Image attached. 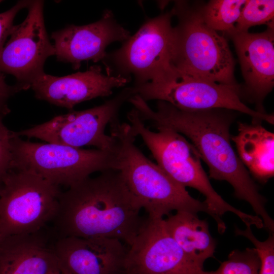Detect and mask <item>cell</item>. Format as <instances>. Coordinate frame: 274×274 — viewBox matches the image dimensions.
<instances>
[{
  "instance_id": "cell-1",
  "label": "cell",
  "mask_w": 274,
  "mask_h": 274,
  "mask_svg": "<svg viewBox=\"0 0 274 274\" xmlns=\"http://www.w3.org/2000/svg\"><path fill=\"white\" fill-rule=\"evenodd\" d=\"M140 118L155 128L165 126L185 135L192 142L209 168V177L228 182L238 199L248 202L267 231L274 229V222L265 208V198L231 146L230 127L235 111L214 109L183 110L158 100L155 110L136 96L130 101Z\"/></svg>"
},
{
  "instance_id": "cell-2",
  "label": "cell",
  "mask_w": 274,
  "mask_h": 274,
  "mask_svg": "<svg viewBox=\"0 0 274 274\" xmlns=\"http://www.w3.org/2000/svg\"><path fill=\"white\" fill-rule=\"evenodd\" d=\"M121 173L110 169L62 192L53 229L58 237H107L131 245L144 220Z\"/></svg>"
},
{
  "instance_id": "cell-3",
  "label": "cell",
  "mask_w": 274,
  "mask_h": 274,
  "mask_svg": "<svg viewBox=\"0 0 274 274\" xmlns=\"http://www.w3.org/2000/svg\"><path fill=\"white\" fill-rule=\"evenodd\" d=\"M110 134L115 140L116 170L129 190L148 216L162 217L173 211H185L210 215L204 201L192 197L158 164L149 160L135 146L136 135L129 124L118 119L110 123Z\"/></svg>"
},
{
  "instance_id": "cell-4",
  "label": "cell",
  "mask_w": 274,
  "mask_h": 274,
  "mask_svg": "<svg viewBox=\"0 0 274 274\" xmlns=\"http://www.w3.org/2000/svg\"><path fill=\"white\" fill-rule=\"evenodd\" d=\"M127 118L134 133L142 138L157 164L177 183L185 188H194L205 197L204 202L217 223L219 232L222 234L225 230L221 217L226 212L235 214L246 226L255 223V215L231 206L215 190L202 166L198 152L181 133L165 126L152 131L133 108L128 113Z\"/></svg>"
},
{
  "instance_id": "cell-5",
  "label": "cell",
  "mask_w": 274,
  "mask_h": 274,
  "mask_svg": "<svg viewBox=\"0 0 274 274\" xmlns=\"http://www.w3.org/2000/svg\"><path fill=\"white\" fill-rule=\"evenodd\" d=\"M170 11L178 19L173 27V68L181 74L239 88L226 39L206 24L198 3L177 1Z\"/></svg>"
},
{
  "instance_id": "cell-6",
  "label": "cell",
  "mask_w": 274,
  "mask_h": 274,
  "mask_svg": "<svg viewBox=\"0 0 274 274\" xmlns=\"http://www.w3.org/2000/svg\"><path fill=\"white\" fill-rule=\"evenodd\" d=\"M61 192L60 186L35 172L10 170L0 192V241L46 227L57 214Z\"/></svg>"
},
{
  "instance_id": "cell-7",
  "label": "cell",
  "mask_w": 274,
  "mask_h": 274,
  "mask_svg": "<svg viewBox=\"0 0 274 274\" xmlns=\"http://www.w3.org/2000/svg\"><path fill=\"white\" fill-rule=\"evenodd\" d=\"M13 134L12 169L32 171L58 186L68 188L95 172L116 170L114 150L33 143Z\"/></svg>"
},
{
  "instance_id": "cell-8",
  "label": "cell",
  "mask_w": 274,
  "mask_h": 274,
  "mask_svg": "<svg viewBox=\"0 0 274 274\" xmlns=\"http://www.w3.org/2000/svg\"><path fill=\"white\" fill-rule=\"evenodd\" d=\"M170 12L147 19L121 47L107 54V74L134 79V86L166 79L177 71L172 64L173 27Z\"/></svg>"
},
{
  "instance_id": "cell-9",
  "label": "cell",
  "mask_w": 274,
  "mask_h": 274,
  "mask_svg": "<svg viewBox=\"0 0 274 274\" xmlns=\"http://www.w3.org/2000/svg\"><path fill=\"white\" fill-rule=\"evenodd\" d=\"M134 94L147 101H164L183 110L224 109L239 112L252 118L253 123L265 121L273 124L272 114L253 110L241 100V88L220 84L208 79L181 74L157 82L132 87Z\"/></svg>"
},
{
  "instance_id": "cell-10",
  "label": "cell",
  "mask_w": 274,
  "mask_h": 274,
  "mask_svg": "<svg viewBox=\"0 0 274 274\" xmlns=\"http://www.w3.org/2000/svg\"><path fill=\"white\" fill-rule=\"evenodd\" d=\"M133 94L132 88H126L100 106L58 115L14 134L75 148L88 146L114 151L115 140L112 135L106 133V126L117 118L123 103Z\"/></svg>"
},
{
  "instance_id": "cell-11",
  "label": "cell",
  "mask_w": 274,
  "mask_h": 274,
  "mask_svg": "<svg viewBox=\"0 0 274 274\" xmlns=\"http://www.w3.org/2000/svg\"><path fill=\"white\" fill-rule=\"evenodd\" d=\"M42 1H30L25 20L15 25L0 54V71L14 76L18 91L31 87L44 73L46 59L55 55L47 33Z\"/></svg>"
},
{
  "instance_id": "cell-12",
  "label": "cell",
  "mask_w": 274,
  "mask_h": 274,
  "mask_svg": "<svg viewBox=\"0 0 274 274\" xmlns=\"http://www.w3.org/2000/svg\"><path fill=\"white\" fill-rule=\"evenodd\" d=\"M126 274H207L169 234L162 217L148 216L129 246Z\"/></svg>"
},
{
  "instance_id": "cell-13",
  "label": "cell",
  "mask_w": 274,
  "mask_h": 274,
  "mask_svg": "<svg viewBox=\"0 0 274 274\" xmlns=\"http://www.w3.org/2000/svg\"><path fill=\"white\" fill-rule=\"evenodd\" d=\"M226 35L233 42L245 80L241 96L246 95L257 111L265 113L263 101L274 85V24L260 33L233 29Z\"/></svg>"
},
{
  "instance_id": "cell-14",
  "label": "cell",
  "mask_w": 274,
  "mask_h": 274,
  "mask_svg": "<svg viewBox=\"0 0 274 274\" xmlns=\"http://www.w3.org/2000/svg\"><path fill=\"white\" fill-rule=\"evenodd\" d=\"M129 31L117 22L110 10L104 12L98 21L87 25H72L54 31L55 55L59 61L69 62L75 70L83 61L94 62L104 60L108 45L115 42L125 41Z\"/></svg>"
},
{
  "instance_id": "cell-15",
  "label": "cell",
  "mask_w": 274,
  "mask_h": 274,
  "mask_svg": "<svg viewBox=\"0 0 274 274\" xmlns=\"http://www.w3.org/2000/svg\"><path fill=\"white\" fill-rule=\"evenodd\" d=\"M54 248L64 274L125 273L128 248L119 239L61 236Z\"/></svg>"
},
{
  "instance_id": "cell-16",
  "label": "cell",
  "mask_w": 274,
  "mask_h": 274,
  "mask_svg": "<svg viewBox=\"0 0 274 274\" xmlns=\"http://www.w3.org/2000/svg\"><path fill=\"white\" fill-rule=\"evenodd\" d=\"M130 80L121 76L105 75L95 65L85 72L63 77L44 73L33 81L31 88L38 99L72 109L81 102L108 96L114 88L125 86Z\"/></svg>"
},
{
  "instance_id": "cell-17",
  "label": "cell",
  "mask_w": 274,
  "mask_h": 274,
  "mask_svg": "<svg viewBox=\"0 0 274 274\" xmlns=\"http://www.w3.org/2000/svg\"><path fill=\"white\" fill-rule=\"evenodd\" d=\"M46 227L0 241V274H64L55 251L57 234Z\"/></svg>"
},
{
  "instance_id": "cell-18",
  "label": "cell",
  "mask_w": 274,
  "mask_h": 274,
  "mask_svg": "<svg viewBox=\"0 0 274 274\" xmlns=\"http://www.w3.org/2000/svg\"><path fill=\"white\" fill-rule=\"evenodd\" d=\"M237 155L249 173L264 184L274 175V134L261 123H238V133L231 136Z\"/></svg>"
},
{
  "instance_id": "cell-19",
  "label": "cell",
  "mask_w": 274,
  "mask_h": 274,
  "mask_svg": "<svg viewBox=\"0 0 274 274\" xmlns=\"http://www.w3.org/2000/svg\"><path fill=\"white\" fill-rule=\"evenodd\" d=\"M165 227L185 254L203 267L204 261L213 257L216 241L211 235L208 222L197 213L180 211L164 219Z\"/></svg>"
},
{
  "instance_id": "cell-20",
  "label": "cell",
  "mask_w": 274,
  "mask_h": 274,
  "mask_svg": "<svg viewBox=\"0 0 274 274\" xmlns=\"http://www.w3.org/2000/svg\"><path fill=\"white\" fill-rule=\"evenodd\" d=\"M246 0H212L199 4L201 17L209 27L225 34L234 29Z\"/></svg>"
},
{
  "instance_id": "cell-21",
  "label": "cell",
  "mask_w": 274,
  "mask_h": 274,
  "mask_svg": "<svg viewBox=\"0 0 274 274\" xmlns=\"http://www.w3.org/2000/svg\"><path fill=\"white\" fill-rule=\"evenodd\" d=\"M274 1H247L234 29L247 32L252 26L260 24H274Z\"/></svg>"
},
{
  "instance_id": "cell-22",
  "label": "cell",
  "mask_w": 274,
  "mask_h": 274,
  "mask_svg": "<svg viewBox=\"0 0 274 274\" xmlns=\"http://www.w3.org/2000/svg\"><path fill=\"white\" fill-rule=\"evenodd\" d=\"M260 261L254 248L241 251L235 250L219 268L207 274H259Z\"/></svg>"
},
{
  "instance_id": "cell-23",
  "label": "cell",
  "mask_w": 274,
  "mask_h": 274,
  "mask_svg": "<svg viewBox=\"0 0 274 274\" xmlns=\"http://www.w3.org/2000/svg\"><path fill=\"white\" fill-rule=\"evenodd\" d=\"M235 234L245 237L253 244L260 261L259 274H274V235L270 233L264 241L257 239L253 233L251 227L244 230L236 227Z\"/></svg>"
},
{
  "instance_id": "cell-24",
  "label": "cell",
  "mask_w": 274,
  "mask_h": 274,
  "mask_svg": "<svg viewBox=\"0 0 274 274\" xmlns=\"http://www.w3.org/2000/svg\"><path fill=\"white\" fill-rule=\"evenodd\" d=\"M4 116L0 114V182L12 169V139L13 131L8 129L3 122Z\"/></svg>"
},
{
  "instance_id": "cell-25",
  "label": "cell",
  "mask_w": 274,
  "mask_h": 274,
  "mask_svg": "<svg viewBox=\"0 0 274 274\" xmlns=\"http://www.w3.org/2000/svg\"><path fill=\"white\" fill-rule=\"evenodd\" d=\"M30 2L29 1H19L10 9L0 13V54L14 27L13 21L15 16L20 10L27 8Z\"/></svg>"
},
{
  "instance_id": "cell-26",
  "label": "cell",
  "mask_w": 274,
  "mask_h": 274,
  "mask_svg": "<svg viewBox=\"0 0 274 274\" xmlns=\"http://www.w3.org/2000/svg\"><path fill=\"white\" fill-rule=\"evenodd\" d=\"M18 91L15 85L11 86L6 83L4 73L0 71V114L4 116L11 112L8 106L9 98Z\"/></svg>"
},
{
  "instance_id": "cell-27",
  "label": "cell",
  "mask_w": 274,
  "mask_h": 274,
  "mask_svg": "<svg viewBox=\"0 0 274 274\" xmlns=\"http://www.w3.org/2000/svg\"><path fill=\"white\" fill-rule=\"evenodd\" d=\"M2 183L0 182V192H1V188H2Z\"/></svg>"
},
{
  "instance_id": "cell-28",
  "label": "cell",
  "mask_w": 274,
  "mask_h": 274,
  "mask_svg": "<svg viewBox=\"0 0 274 274\" xmlns=\"http://www.w3.org/2000/svg\"><path fill=\"white\" fill-rule=\"evenodd\" d=\"M2 2V1H0V3Z\"/></svg>"
},
{
  "instance_id": "cell-29",
  "label": "cell",
  "mask_w": 274,
  "mask_h": 274,
  "mask_svg": "<svg viewBox=\"0 0 274 274\" xmlns=\"http://www.w3.org/2000/svg\"><path fill=\"white\" fill-rule=\"evenodd\" d=\"M124 274H126L125 273Z\"/></svg>"
}]
</instances>
